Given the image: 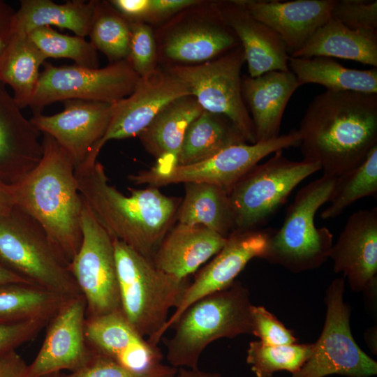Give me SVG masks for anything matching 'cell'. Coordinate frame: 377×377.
Wrapping results in <instances>:
<instances>
[{
  "mask_svg": "<svg viewBox=\"0 0 377 377\" xmlns=\"http://www.w3.org/2000/svg\"><path fill=\"white\" fill-rule=\"evenodd\" d=\"M297 131L303 160L337 177L377 145V94L326 90L311 101Z\"/></svg>",
  "mask_w": 377,
  "mask_h": 377,
  "instance_id": "obj_1",
  "label": "cell"
},
{
  "mask_svg": "<svg viewBox=\"0 0 377 377\" xmlns=\"http://www.w3.org/2000/svg\"><path fill=\"white\" fill-rule=\"evenodd\" d=\"M75 176L83 200L109 235L152 261L177 213L176 200L152 186L129 188L125 195L109 184L98 161L76 168Z\"/></svg>",
  "mask_w": 377,
  "mask_h": 377,
  "instance_id": "obj_2",
  "label": "cell"
},
{
  "mask_svg": "<svg viewBox=\"0 0 377 377\" xmlns=\"http://www.w3.org/2000/svg\"><path fill=\"white\" fill-rule=\"evenodd\" d=\"M43 135L40 162L11 188L15 206L40 225L69 264L82 241L83 201L71 156L51 136Z\"/></svg>",
  "mask_w": 377,
  "mask_h": 377,
  "instance_id": "obj_3",
  "label": "cell"
},
{
  "mask_svg": "<svg viewBox=\"0 0 377 377\" xmlns=\"http://www.w3.org/2000/svg\"><path fill=\"white\" fill-rule=\"evenodd\" d=\"M249 290L239 281L191 304L171 327V338H163L172 367L198 369L205 348L221 338L252 334Z\"/></svg>",
  "mask_w": 377,
  "mask_h": 377,
  "instance_id": "obj_4",
  "label": "cell"
},
{
  "mask_svg": "<svg viewBox=\"0 0 377 377\" xmlns=\"http://www.w3.org/2000/svg\"><path fill=\"white\" fill-rule=\"evenodd\" d=\"M121 310L147 340L154 337L177 307L188 286L158 269L153 262L122 242L113 239Z\"/></svg>",
  "mask_w": 377,
  "mask_h": 377,
  "instance_id": "obj_5",
  "label": "cell"
},
{
  "mask_svg": "<svg viewBox=\"0 0 377 377\" xmlns=\"http://www.w3.org/2000/svg\"><path fill=\"white\" fill-rule=\"evenodd\" d=\"M68 263L45 231L17 206L0 214V265L64 297L82 295Z\"/></svg>",
  "mask_w": 377,
  "mask_h": 377,
  "instance_id": "obj_6",
  "label": "cell"
},
{
  "mask_svg": "<svg viewBox=\"0 0 377 377\" xmlns=\"http://www.w3.org/2000/svg\"><path fill=\"white\" fill-rule=\"evenodd\" d=\"M336 177L322 175L300 188L287 207L282 226L273 230L263 259L293 273L320 267L330 258L333 235L314 223L316 212L328 202Z\"/></svg>",
  "mask_w": 377,
  "mask_h": 377,
  "instance_id": "obj_7",
  "label": "cell"
},
{
  "mask_svg": "<svg viewBox=\"0 0 377 377\" xmlns=\"http://www.w3.org/2000/svg\"><path fill=\"white\" fill-rule=\"evenodd\" d=\"M321 170L317 163L295 161L277 151L254 165L230 189L235 230L258 229L286 202L304 179Z\"/></svg>",
  "mask_w": 377,
  "mask_h": 377,
  "instance_id": "obj_8",
  "label": "cell"
},
{
  "mask_svg": "<svg viewBox=\"0 0 377 377\" xmlns=\"http://www.w3.org/2000/svg\"><path fill=\"white\" fill-rule=\"evenodd\" d=\"M345 278L329 284L325 296L327 311L322 332L304 365L290 377H371L377 374V362L367 355L353 337L350 306L343 300Z\"/></svg>",
  "mask_w": 377,
  "mask_h": 377,
  "instance_id": "obj_9",
  "label": "cell"
},
{
  "mask_svg": "<svg viewBox=\"0 0 377 377\" xmlns=\"http://www.w3.org/2000/svg\"><path fill=\"white\" fill-rule=\"evenodd\" d=\"M244 61L240 45L219 59L199 65L176 66L168 73L187 87L204 110L227 117L246 142L254 144V126L242 92Z\"/></svg>",
  "mask_w": 377,
  "mask_h": 377,
  "instance_id": "obj_10",
  "label": "cell"
},
{
  "mask_svg": "<svg viewBox=\"0 0 377 377\" xmlns=\"http://www.w3.org/2000/svg\"><path fill=\"white\" fill-rule=\"evenodd\" d=\"M139 78L127 59L101 68L45 64L28 106L38 114L57 101L77 99L113 103L129 96Z\"/></svg>",
  "mask_w": 377,
  "mask_h": 377,
  "instance_id": "obj_11",
  "label": "cell"
},
{
  "mask_svg": "<svg viewBox=\"0 0 377 377\" xmlns=\"http://www.w3.org/2000/svg\"><path fill=\"white\" fill-rule=\"evenodd\" d=\"M82 201V241L68 269L85 299L89 318L119 311L121 304L113 239Z\"/></svg>",
  "mask_w": 377,
  "mask_h": 377,
  "instance_id": "obj_12",
  "label": "cell"
},
{
  "mask_svg": "<svg viewBox=\"0 0 377 377\" xmlns=\"http://www.w3.org/2000/svg\"><path fill=\"white\" fill-rule=\"evenodd\" d=\"M299 142L297 131L292 130L267 141L229 146L205 160L177 165L166 174L154 175L145 170L128 178L135 184H147L156 188L171 184L205 183L219 186L229 193L232 186L263 158L297 146Z\"/></svg>",
  "mask_w": 377,
  "mask_h": 377,
  "instance_id": "obj_13",
  "label": "cell"
},
{
  "mask_svg": "<svg viewBox=\"0 0 377 377\" xmlns=\"http://www.w3.org/2000/svg\"><path fill=\"white\" fill-rule=\"evenodd\" d=\"M186 96H191L187 87L169 73L154 69L140 77L133 92L113 103L107 131L84 165L96 162L101 148L108 141L138 136L165 106Z\"/></svg>",
  "mask_w": 377,
  "mask_h": 377,
  "instance_id": "obj_14",
  "label": "cell"
},
{
  "mask_svg": "<svg viewBox=\"0 0 377 377\" xmlns=\"http://www.w3.org/2000/svg\"><path fill=\"white\" fill-rule=\"evenodd\" d=\"M86 301L82 295L66 299L50 318L44 341L25 377H39L68 370L76 371L94 351L85 337Z\"/></svg>",
  "mask_w": 377,
  "mask_h": 377,
  "instance_id": "obj_15",
  "label": "cell"
},
{
  "mask_svg": "<svg viewBox=\"0 0 377 377\" xmlns=\"http://www.w3.org/2000/svg\"><path fill=\"white\" fill-rule=\"evenodd\" d=\"M272 229L234 230L215 257L195 276L186 289L179 304L162 329L148 341L157 345L163 334L196 300L231 286L237 275L254 258H262Z\"/></svg>",
  "mask_w": 377,
  "mask_h": 377,
  "instance_id": "obj_16",
  "label": "cell"
},
{
  "mask_svg": "<svg viewBox=\"0 0 377 377\" xmlns=\"http://www.w3.org/2000/svg\"><path fill=\"white\" fill-rule=\"evenodd\" d=\"M64 103L60 112L34 114L30 121L40 133L54 139L71 156L77 168L84 163L105 134L114 103L77 99Z\"/></svg>",
  "mask_w": 377,
  "mask_h": 377,
  "instance_id": "obj_17",
  "label": "cell"
},
{
  "mask_svg": "<svg viewBox=\"0 0 377 377\" xmlns=\"http://www.w3.org/2000/svg\"><path fill=\"white\" fill-rule=\"evenodd\" d=\"M84 332L89 346L95 353L127 369L145 372L162 364L161 349L145 339L121 310L87 318Z\"/></svg>",
  "mask_w": 377,
  "mask_h": 377,
  "instance_id": "obj_18",
  "label": "cell"
},
{
  "mask_svg": "<svg viewBox=\"0 0 377 377\" xmlns=\"http://www.w3.org/2000/svg\"><path fill=\"white\" fill-rule=\"evenodd\" d=\"M330 258L335 273H343L352 291L377 282V207L351 214Z\"/></svg>",
  "mask_w": 377,
  "mask_h": 377,
  "instance_id": "obj_19",
  "label": "cell"
},
{
  "mask_svg": "<svg viewBox=\"0 0 377 377\" xmlns=\"http://www.w3.org/2000/svg\"><path fill=\"white\" fill-rule=\"evenodd\" d=\"M237 2L281 38L290 56L331 18L336 0H239Z\"/></svg>",
  "mask_w": 377,
  "mask_h": 377,
  "instance_id": "obj_20",
  "label": "cell"
},
{
  "mask_svg": "<svg viewBox=\"0 0 377 377\" xmlns=\"http://www.w3.org/2000/svg\"><path fill=\"white\" fill-rule=\"evenodd\" d=\"M40 133L0 82V177L9 186L18 184L40 162Z\"/></svg>",
  "mask_w": 377,
  "mask_h": 377,
  "instance_id": "obj_21",
  "label": "cell"
},
{
  "mask_svg": "<svg viewBox=\"0 0 377 377\" xmlns=\"http://www.w3.org/2000/svg\"><path fill=\"white\" fill-rule=\"evenodd\" d=\"M219 10L243 48L250 77L290 71L286 45L272 29L253 17L237 1L223 3Z\"/></svg>",
  "mask_w": 377,
  "mask_h": 377,
  "instance_id": "obj_22",
  "label": "cell"
},
{
  "mask_svg": "<svg viewBox=\"0 0 377 377\" xmlns=\"http://www.w3.org/2000/svg\"><path fill=\"white\" fill-rule=\"evenodd\" d=\"M300 86L290 71H272L257 77L242 78V96L251 112L256 142L280 135L286 105Z\"/></svg>",
  "mask_w": 377,
  "mask_h": 377,
  "instance_id": "obj_23",
  "label": "cell"
},
{
  "mask_svg": "<svg viewBox=\"0 0 377 377\" xmlns=\"http://www.w3.org/2000/svg\"><path fill=\"white\" fill-rule=\"evenodd\" d=\"M227 239L204 226L178 223L164 237L152 262L161 272L187 279L223 248Z\"/></svg>",
  "mask_w": 377,
  "mask_h": 377,
  "instance_id": "obj_24",
  "label": "cell"
},
{
  "mask_svg": "<svg viewBox=\"0 0 377 377\" xmlns=\"http://www.w3.org/2000/svg\"><path fill=\"white\" fill-rule=\"evenodd\" d=\"M202 111L193 96H186L172 101L157 114L138 135L144 147L156 159L147 172L163 175L177 165L186 128Z\"/></svg>",
  "mask_w": 377,
  "mask_h": 377,
  "instance_id": "obj_25",
  "label": "cell"
},
{
  "mask_svg": "<svg viewBox=\"0 0 377 377\" xmlns=\"http://www.w3.org/2000/svg\"><path fill=\"white\" fill-rule=\"evenodd\" d=\"M293 57H325L377 67V33L351 29L330 18Z\"/></svg>",
  "mask_w": 377,
  "mask_h": 377,
  "instance_id": "obj_26",
  "label": "cell"
},
{
  "mask_svg": "<svg viewBox=\"0 0 377 377\" xmlns=\"http://www.w3.org/2000/svg\"><path fill=\"white\" fill-rule=\"evenodd\" d=\"M94 0L68 1L58 4L50 0H21L15 12L12 32L28 34L34 29L56 26L72 31L75 36H88Z\"/></svg>",
  "mask_w": 377,
  "mask_h": 377,
  "instance_id": "obj_27",
  "label": "cell"
},
{
  "mask_svg": "<svg viewBox=\"0 0 377 377\" xmlns=\"http://www.w3.org/2000/svg\"><path fill=\"white\" fill-rule=\"evenodd\" d=\"M185 188L184 198L177 212L179 223L204 226L226 237L235 230L227 191L205 183H186Z\"/></svg>",
  "mask_w": 377,
  "mask_h": 377,
  "instance_id": "obj_28",
  "label": "cell"
},
{
  "mask_svg": "<svg viewBox=\"0 0 377 377\" xmlns=\"http://www.w3.org/2000/svg\"><path fill=\"white\" fill-rule=\"evenodd\" d=\"M289 70L298 82L313 83L329 91H351L364 94H377V69L359 70L346 68L332 58L289 57Z\"/></svg>",
  "mask_w": 377,
  "mask_h": 377,
  "instance_id": "obj_29",
  "label": "cell"
},
{
  "mask_svg": "<svg viewBox=\"0 0 377 377\" xmlns=\"http://www.w3.org/2000/svg\"><path fill=\"white\" fill-rule=\"evenodd\" d=\"M45 59L28 36L20 33H13L0 54V82L10 87L21 109L29 105Z\"/></svg>",
  "mask_w": 377,
  "mask_h": 377,
  "instance_id": "obj_30",
  "label": "cell"
},
{
  "mask_svg": "<svg viewBox=\"0 0 377 377\" xmlns=\"http://www.w3.org/2000/svg\"><path fill=\"white\" fill-rule=\"evenodd\" d=\"M239 45L237 37L222 17L214 24L186 27L175 31L165 41L164 52L173 60L201 62Z\"/></svg>",
  "mask_w": 377,
  "mask_h": 377,
  "instance_id": "obj_31",
  "label": "cell"
},
{
  "mask_svg": "<svg viewBox=\"0 0 377 377\" xmlns=\"http://www.w3.org/2000/svg\"><path fill=\"white\" fill-rule=\"evenodd\" d=\"M242 143H246L245 138L227 117L203 110L186 128L177 165L202 161L229 146Z\"/></svg>",
  "mask_w": 377,
  "mask_h": 377,
  "instance_id": "obj_32",
  "label": "cell"
},
{
  "mask_svg": "<svg viewBox=\"0 0 377 377\" xmlns=\"http://www.w3.org/2000/svg\"><path fill=\"white\" fill-rule=\"evenodd\" d=\"M68 298L38 286L17 283L0 286V322L50 319Z\"/></svg>",
  "mask_w": 377,
  "mask_h": 377,
  "instance_id": "obj_33",
  "label": "cell"
},
{
  "mask_svg": "<svg viewBox=\"0 0 377 377\" xmlns=\"http://www.w3.org/2000/svg\"><path fill=\"white\" fill-rule=\"evenodd\" d=\"M377 195V145L357 166L336 177L330 205L320 214L323 219H334L357 200Z\"/></svg>",
  "mask_w": 377,
  "mask_h": 377,
  "instance_id": "obj_34",
  "label": "cell"
},
{
  "mask_svg": "<svg viewBox=\"0 0 377 377\" xmlns=\"http://www.w3.org/2000/svg\"><path fill=\"white\" fill-rule=\"evenodd\" d=\"M88 36L95 48L112 63L128 59L130 23L109 2L94 0Z\"/></svg>",
  "mask_w": 377,
  "mask_h": 377,
  "instance_id": "obj_35",
  "label": "cell"
},
{
  "mask_svg": "<svg viewBox=\"0 0 377 377\" xmlns=\"http://www.w3.org/2000/svg\"><path fill=\"white\" fill-rule=\"evenodd\" d=\"M313 343L270 346L260 341L249 343L246 362L256 377H272L277 371L297 372L310 357Z\"/></svg>",
  "mask_w": 377,
  "mask_h": 377,
  "instance_id": "obj_36",
  "label": "cell"
},
{
  "mask_svg": "<svg viewBox=\"0 0 377 377\" xmlns=\"http://www.w3.org/2000/svg\"><path fill=\"white\" fill-rule=\"evenodd\" d=\"M27 35L46 59H70L78 66L98 68L97 50L82 37L62 34L50 27L36 28Z\"/></svg>",
  "mask_w": 377,
  "mask_h": 377,
  "instance_id": "obj_37",
  "label": "cell"
},
{
  "mask_svg": "<svg viewBox=\"0 0 377 377\" xmlns=\"http://www.w3.org/2000/svg\"><path fill=\"white\" fill-rule=\"evenodd\" d=\"M177 371V368L161 364L151 370L136 372L94 352L91 360L84 367L62 375V377H175Z\"/></svg>",
  "mask_w": 377,
  "mask_h": 377,
  "instance_id": "obj_38",
  "label": "cell"
},
{
  "mask_svg": "<svg viewBox=\"0 0 377 377\" xmlns=\"http://www.w3.org/2000/svg\"><path fill=\"white\" fill-rule=\"evenodd\" d=\"M331 18L351 29L377 33V1L336 0Z\"/></svg>",
  "mask_w": 377,
  "mask_h": 377,
  "instance_id": "obj_39",
  "label": "cell"
},
{
  "mask_svg": "<svg viewBox=\"0 0 377 377\" xmlns=\"http://www.w3.org/2000/svg\"><path fill=\"white\" fill-rule=\"evenodd\" d=\"M130 23L129 55L134 71L142 77L154 70L156 46L151 29L142 22Z\"/></svg>",
  "mask_w": 377,
  "mask_h": 377,
  "instance_id": "obj_40",
  "label": "cell"
},
{
  "mask_svg": "<svg viewBox=\"0 0 377 377\" xmlns=\"http://www.w3.org/2000/svg\"><path fill=\"white\" fill-rule=\"evenodd\" d=\"M252 334L264 344L288 345L297 343L293 332L263 306L251 307Z\"/></svg>",
  "mask_w": 377,
  "mask_h": 377,
  "instance_id": "obj_41",
  "label": "cell"
},
{
  "mask_svg": "<svg viewBox=\"0 0 377 377\" xmlns=\"http://www.w3.org/2000/svg\"><path fill=\"white\" fill-rule=\"evenodd\" d=\"M50 319L36 318L17 322H0V355L15 350L33 339Z\"/></svg>",
  "mask_w": 377,
  "mask_h": 377,
  "instance_id": "obj_42",
  "label": "cell"
},
{
  "mask_svg": "<svg viewBox=\"0 0 377 377\" xmlns=\"http://www.w3.org/2000/svg\"><path fill=\"white\" fill-rule=\"evenodd\" d=\"M109 3L128 22L147 18L149 0H112Z\"/></svg>",
  "mask_w": 377,
  "mask_h": 377,
  "instance_id": "obj_43",
  "label": "cell"
},
{
  "mask_svg": "<svg viewBox=\"0 0 377 377\" xmlns=\"http://www.w3.org/2000/svg\"><path fill=\"white\" fill-rule=\"evenodd\" d=\"M27 367L15 350L0 355V377H25Z\"/></svg>",
  "mask_w": 377,
  "mask_h": 377,
  "instance_id": "obj_44",
  "label": "cell"
},
{
  "mask_svg": "<svg viewBox=\"0 0 377 377\" xmlns=\"http://www.w3.org/2000/svg\"><path fill=\"white\" fill-rule=\"evenodd\" d=\"M198 3L199 1L195 0H149L148 16L152 17H165Z\"/></svg>",
  "mask_w": 377,
  "mask_h": 377,
  "instance_id": "obj_45",
  "label": "cell"
},
{
  "mask_svg": "<svg viewBox=\"0 0 377 377\" xmlns=\"http://www.w3.org/2000/svg\"><path fill=\"white\" fill-rule=\"evenodd\" d=\"M15 10L6 2L0 0V54L11 37Z\"/></svg>",
  "mask_w": 377,
  "mask_h": 377,
  "instance_id": "obj_46",
  "label": "cell"
},
{
  "mask_svg": "<svg viewBox=\"0 0 377 377\" xmlns=\"http://www.w3.org/2000/svg\"><path fill=\"white\" fill-rule=\"evenodd\" d=\"M15 205L12 188L0 184V214L8 212Z\"/></svg>",
  "mask_w": 377,
  "mask_h": 377,
  "instance_id": "obj_47",
  "label": "cell"
},
{
  "mask_svg": "<svg viewBox=\"0 0 377 377\" xmlns=\"http://www.w3.org/2000/svg\"><path fill=\"white\" fill-rule=\"evenodd\" d=\"M175 377H221V376L219 373L205 372L199 370V369L179 368Z\"/></svg>",
  "mask_w": 377,
  "mask_h": 377,
  "instance_id": "obj_48",
  "label": "cell"
},
{
  "mask_svg": "<svg viewBox=\"0 0 377 377\" xmlns=\"http://www.w3.org/2000/svg\"><path fill=\"white\" fill-rule=\"evenodd\" d=\"M17 283H30L15 273L0 265V286Z\"/></svg>",
  "mask_w": 377,
  "mask_h": 377,
  "instance_id": "obj_49",
  "label": "cell"
},
{
  "mask_svg": "<svg viewBox=\"0 0 377 377\" xmlns=\"http://www.w3.org/2000/svg\"><path fill=\"white\" fill-rule=\"evenodd\" d=\"M365 339L372 352L376 354V327L367 330L365 333Z\"/></svg>",
  "mask_w": 377,
  "mask_h": 377,
  "instance_id": "obj_50",
  "label": "cell"
},
{
  "mask_svg": "<svg viewBox=\"0 0 377 377\" xmlns=\"http://www.w3.org/2000/svg\"><path fill=\"white\" fill-rule=\"evenodd\" d=\"M39 377H62V374H61V372H54Z\"/></svg>",
  "mask_w": 377,
  "mask_h": 377,
  "instance_id": "obj_51",
  "label": "cell"
}]
</instances>
